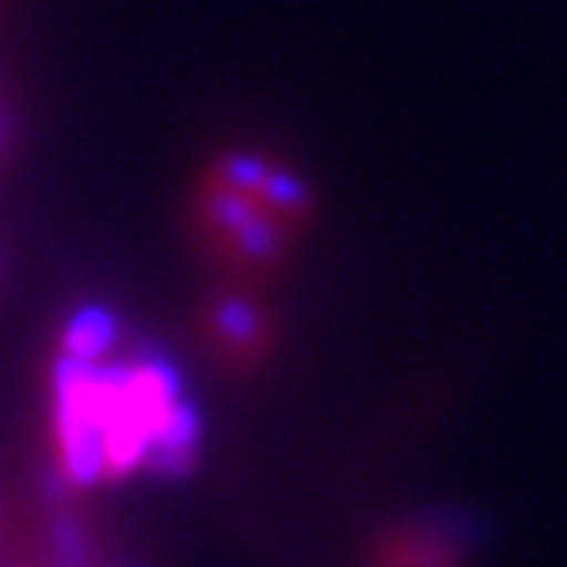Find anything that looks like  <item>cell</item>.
Segmentation results:
<instances>
[{
	"label": "cell",
	"mask_w": 567,
	"mask_h": 567,
	"mask_svg": "<svg viewBox=\"0 0 567 567\" xmlns=\"http://www.w3.org/2000/svg\"><path fill=\"white\" fill-rule=\"evenodd\" d=\"M115 339V323L103 311H83L68 331V347L75 359H91V354L106 351V343Z\"/></svg>",
	"instance_id": "cell-3"
},
{
	"label": "cell",
	"mask_w": 567,
	"mask_h": 567,
	"mask_svg": "<svg viewBox=\"0 0 567 567\" xmlns=\"http://www.w3.org/2000/svg\"><path fill=\"white\" fill-rule=\"evenodd\" d=\"M461 551L457 544L434 524H410V532L394 536L386 544L382 567H457Z\"/></svg>",
	"instance_id": "cell-2"
},
{
	"label": "cell",
	"mask_w": 567,
	"mask_h": 567,
	"mask_svg": "<svg viewBox=\"0 0 567 567\" xmlns=\"http://www.w3.org/2000/svg\"><path fill=\"white\" fill-rule=\"evenodd\" d=\"M308 209V189L260 154H229L205 189V217L245 260H272Z\"/></svg>",
	"instance_id": "cell-1"
}]
</instances>
